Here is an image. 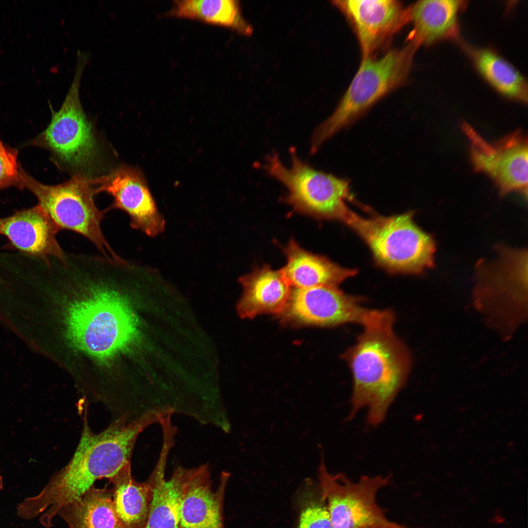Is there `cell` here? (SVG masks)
<instances>
[{
  "mask_svg": "<svg viewBox=\"0 0 528 528\" xmlns=\"http://www.w3.org/2000/svg\"><path fill=\"white\" fill-rule=\"evenodd\" d=\"M418 49L407 41L403 47L390 50L380 58L362 59L334 111L314 132L311 152L315 153L325 142L351 126L382 98L402 86L407 81Z\"/></svg>",
  "mask_w": 528,
  "mask_h": 528,
  "instance_id": "3",
  "label": "cell"
},
{
  "mask_svg": "<svg viewBox=\"0 0 528 528\" xmlns=\"http://www.w3.org/2000/svg\"><path fill=\"white\" fill-rule=\"evenodd\" d=\"M461 127L469 143L470 158L475 171L493 180L501 196L519 192L528 195V141L520 130L491 143L469 124Z\"/></svg>",
  "mask_w": 528,
  "mask_h": 528,
  "instance_id": "9",
  "label": "cell"
},
{
  "mask_svg": "<svg viewBox=\"0 0 528 528\" xmlns=\"http://www.w3.org/2000/svg\"><path fill=\"white\" fill-rule=\"evenodd\" d=\"M462 47L482 77L505 96L526 103L527 80L520 72L497 52L488 48Z\"/></svg>",
  "mask_w": 528,
  "mask_h": 528,
  "instance_id": "21",
  "label": "cell"
},
{
  "mask_svg": "<svg viewBox=\"0 0 528 528\" xmlns=\"http://www.w3.org/2000/svg\"><path fill=\"white\" fill-rule=\"evenodd\" d=\"M298 528H332L325 499L318 483L304 482L298 496Z\"/></svg>",
  "mask_w": 528,
  "mask_h": 528,
  "instance_id": "23",
  "label": "cell"
},
{
  "mask_svg": "<svg viewBox=\"0 0 528 528\" xmlns=\"http://www.w3.org/2000/svg\"><path fill=\"white\" fill-rule=\"evenodd\" d=\"M412 212L365 218L350 209L342 221L370 248L376 262L394 272L419 274L434 264L433 237L414 221Z\"/></svg>",
  "mask_w": 528,
  "mask_h": 528,
  "instance_id": "4",
  "label": "cell"
},
{
  "mask_svg": "<svg viewBox=\"0 0 528 528\" xmlns=\"http://www.w3.org/2000/svg\"><path fill=\"white\" fill-rule=\"evenodd\" d=\"M3 478H2V477L1 476V473H0V490H1V489H3Z\"/></svg>",
  "mask_w": 528,
  "mask_h": 528,
  "instance_id": "25",
  "label": "cell"
},
{
  "mask_svg": "<svg viewBox=\"0 0 528 528\" xmlns=\"http://www.w3.org/2000/svg\"><path fill=\"white\" fill-rule=\"evenodd\" d=\"M167 15L221 25L243 35L249 36L253 31L237 0H176Z\"/></svg>",
  "mask_w": 528,
  "mask_h": 528,
  "instance_id": "22",
  "label": "cell"
},
{
  "mask_svg": "<svg viewBox=\"0 0 528 528\" xmlns=\"http://www.w3.org/2000/svg\"><path fill=\"white\" fill-rule=\"evenodd\" d=\"M17 156V150L5 145L0 137V190L10 186L23 188Z\"/></svg>",
  "mask_w": 528,
  "mask_h": 528,
  "instance_id": "24",
  "label": "cell"
},
{
  "mask_svg": "<svg viewBox=\"0 0 528 528\" xmlns=\"http://www.w3.org/2000/svg\"><path fill=\"white\" fill-rule=\"evenodd\" d=\"M318 484L326 501L332 528H410L388 519L376 501L389 476H363L353 482L343 473L332 474L321 453Z\"/></svg>",
  "mask_w": 528,
  "mask_h": 528,
  "instance_id": "8",
  "label": "cell"
},
{
  "mask_svg": "<svg viewBox=\"0 0 528 528\" xmlns=\"http://www.w3.org/2000/svg\"><path fill=\"white\" fill-rule=\"evenodd\" d=\"M112 484V501L115 511L126 528H144L153 497L149 481H135L131 463L109 479Z\"/></svg>",
  "mask_w": 528,
  "mask_h": 528,
  "instance_id": "20",
  "label": "cell"
},
{
  "mask_svg": "<svg viewBox=\"0 0 528 528\" xmlns=\"http://www.w3.org/2000/svg\"><path fill=\"white\" fill-rule=\"evenodd\" d=\"M23 188L36 197L38 204L49 215L61 230L79 234L90 241L107 257L121 259L106 240L101 229L105 213L99 210L94 201L98 193L99 177L74 176L66 182L55 185L41 183L20 167Z\"/></svg>",
  "mask_w": 528,
  "mask_h": 528,
  "instance_id": "6",
  "label": "cell"
},
{
  "mask_svg": "<svg viewBox=\"0 0 528 528\" xmlns=\"http://www.w3.org/2000/svg\"><path fill=\"white\" fill-rule=\"evenodd\" d=\"M464 0H425L409 6L412 29L407 41L418 48L443 40H457L458 16L467 5Z\"/></svg>",
  "mask_w": 528,
  "mask_h": 528,
  "instance_id": "15",
  "label": "cell"
},
{
  "mask_svg": "<svg viewBox=\"0 0 528 528\" xmlns=\"http://www.w3.org/2000/svg\"><path fill=\"white\" fill-rule=\"evenodd\" d=\"M286 254L287 263L281 271L290 286L295 288L337 286L357 272L305 250L294 241L289 242Z\"/></svg>",
  "mask_w": 528,
  "mask_h": 528,
  "instance_id": "17",
  "label": "cell"
},
{
  "mask_svg": "<svg viewBox=\"0 0 528 528\" xmlns=\"http://www.w3.org/2000/svg\"><path fill=\"white\" fill-rule=\"evenodd\" d=\"M244 291L239 305L243 317L277 313L286 308L290 296V286L281 270L267 266L254 270L240 279Z\"/></svg>",
  "mask_w": 528,
  "mask_h": 528,
  "instance_id": "16",
  "label": "cell"
},
{
  "mask_svg": "<svg viewBox=\"0 0 528 528\" xmlns=\"http://www.w3.org/2000/svg\"><path fill=\"white\" fill-rule=\"evenodd\" d=\"M101 192L113 198V202L104 210L105 213L114 209L125 212L131 219V227L150 237H155L164 230V218L139 169L122 166L99 177L97 192Z\"/></svg>",
  "mask_w": 528,
  "mask_h": 528,
  "instance_id": "11",
  "label": "cell"
},
{
  "mask_svg": "<svg viewBox=\"0 0 528 528\" xmlns=\"http://www.w3.org/2000/svg\"><path fill=\"white\" fill-rule=\"evenodd\" d=\"M58 226L37 205L0 218V234L21 252L38 258L46 264L50 258L64 259L66 252L57 240Z\"/></svg>",
  "mask_w": 528,
  "mask_h": 528,
  "instance_id": "13",
  "label": "cell"
},
{
  "mask_svg": "<svg viewBox=\"0 0 528 528\" xmlns=\"http://www.w3.org/2000/svg\"><path fill=\"white\" fill-rule=\"evenodd\" d=\"M395 320L390 309H368L363 332L343 355L353 379L348 420L365 408L368 424L378 426L406 382L411 356L394 331Z\"/></svg>",
  "mask_w": 528,
  "mask_h": 528,
  "instance_id": "2",
  "label": "cell"
},
{
  "mask_svg": "<svg viewBox=\"0 0 528 528\" xmlns=\"http://www.w3.org/2000/svg\"><path fill=\"white\" fill-rule=\"evenodd\" d=\"M229 475L221 473L214 491L207 464L191 469L180 500L179 528H224L223 501Z\"/></svg>",
  "mask_w": 528,
  "mask_h": 528,
  "instance_id": "14",
  "label": "cell"
},
{
  "mask_svg": "<svg viewBox=\"0 0 528 528\" xmlns=\"http://www.w3.org/2000/svg\"><path fill=\"white\" fill-rule=\"evenodd\" d=\"M291 153L289 167L276 154L269 156L264 165L266 172L287 189L286 200L305 213L341 221L349 209L346 201H355L349 180L318 170Z\"/></svg>",
  "mask_w": 528,
  "mask_h": 528,
  "instance_id": "7",
  "label": "cell"
},
{
  "mask_svg": "<svg viewBox=\"0 0 528 528\" xmlns=\"http://www.w3.org/2000/svg\"><path fill=\"white\" fill-rule=\"evenodd\" d=\"M358 39L362 59L376 51L409 23V6L396 0H336Z\"/></svg>",
  "mask_w": 528,
  "mask_h": 528,
  "instance_id": "10",
  "label": "cell"
},
{
  "mask_svg": "<svg viewBox=\"0 0 528 528\" xmlns=\"http://www.w3.org/2000/svg\"><path fill=\"white\" fill-rule=\"evenodd\" d=\"M88 52L77 51L72 83L59 110L52 112L50 124L32 141V144L46 149L58 166L66 167L74 176L87 177L97 162L99 148L91 123L80 98V83L89 61Z\"/></svg>",
  "mask_w": 528,
  "mask_h": 528,
  "instance_id": "5",
  "label": "cell"
},
{
  "mask_svg": "<svg viewBox=\"0 0 528 528\" xmlns=\"http://www.w3.org/2000/svg\"><path fill=\"white\" fill-rule=\"evenodd\" d=\"M361 301L337 286L295 288L286 307L291 317L305 323L324 326L361 324L368 309L360 306Z\"/></svg>",
  "mask_w": 528,
  "mask_h": 528,
  "instance_id": "12",
  "label": "cell"
},
{
  "mask_svg": "<svg viewBox=\"0 0 528 528\" xmlns=\"http://www.w3.org/2000/svg\"><path fill=\"white\" fill-rule=\"evenodd\" d=\"M165 463L159 460L147 479L152 487L153 497L144 528H179L180 500L191 469L177 467L166 480Z\"/></svg>",
  "mask_w": 528,
  "mask_h": 528,
  "instance_id": "18",
  "label": "cell"
},
{
  "mask_svg": "<svg viewBox=\"0 0 528 528\" xmlns=\"http://www.w3.org/2000/svg\"><path fill=\"white\" fill-rule=\"evenodd\" d=\"M57 516L69 528H126L113 503L111 490L91 487L63 506Z\"/></svg>",
  "mask_w": 528,
  "mask_h": 528,
  "instance_id": "19",
  "label": "cell"
},
{
  "mask_svg": "<svg viewBox=\"0 0 528 528\" xmlns=\"http://www.w3.org/2000/svg\"><path fill=\"white\" fill-rule=\"evenodd\" d=\"M84 407L81 435L70 460L52 475L38 494L25 498L21 503L28 519L38 518L45 528L52 526L63 506L83 495L97 480L110 479L131 463L139 434L159 422L161 417L159 410H149L133 419H113L105 429L96 433L88 422L87 404Z\"/></svg>",
  "mask_w": 528,
  "mask_h": 528,
  "instance_id": "1",
  "label": "cell"
}]
</instances>
